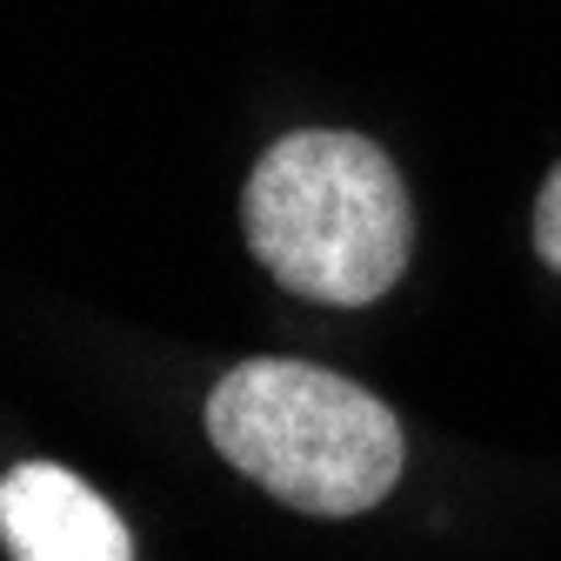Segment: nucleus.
I'll return each instance as SVG.
<instances>
[{"label": "nucleus", "mask_w": 561, "mask_h": 561, "mask_svg": "<svg viewBox=\"0 0 561 561\" xmlns=\"http://www.w3.org/2000/svg\"><path fill=\"white\" fill-rule=\"evenodd\" d=\"M241 228L280 288L321 308H368L408 267L414 207L368 134L301 127L254 161Z\"/></svg>", "instance_id": "nucleus-1"}, {"label": "nucleus", "mask_w": 561, "mask_h": 561, "mask_svg": "<svg viewBox=\"0 0 561 561\" xmlns=\"http://www.w3.org/2000/svg\"><path fill=\"white\" fill-rule=\"evenodd\" d=\"M207 442L301 515H362L401 481V421L362 381L308 362H241L207 394Z\"/></svg>", "instance_id": "nucleus-2"}, {"label": "nucleus", "mask_w": 561, "mask_h": 561, "mask_svg": "<svg viewBox=\"0 0 561 561\" xmlns=\"http://www.w3.org/2000/svg\"><path fill=\"white\" fill-rule=\"evenodd\" d=\"M0 535L14 561H134L121 515L81 474L54 461H27L0 488Z\"/></svg>", "instance_id": "nucleus-3"}, {"label": "nucleus", "mask_w": 561, "mask_h": 561, "mask_svg": "<svg viewBox=\"0 0 561 561\" xmlns=\"http://www.w3.org/2000/svg\"><path fill=\"white\" fill-rule=\"evenodd\" d=\"M535 254L561 274V161H554V174H548V187L535 201Z\"/></svg>", "instance_id": "nucleus-4"}]
</instances>
